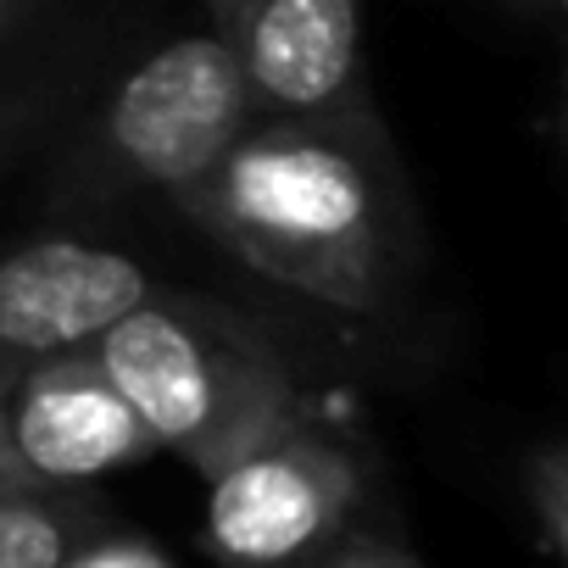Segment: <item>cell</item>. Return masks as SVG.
Returning a JSON list of instances; mask_svg holds the SVG:
<instances>
[{"label": "cell", "instance_id": "6da1fadb", "mask_svg": "<svg viewBox=\"0 0 568 568\" xmlns=\"http://www.w3.org/2000/svg\"><path fill=\"white\" fill-rule=\"evenodd\" d=\"M173 201L284 291L346 313L385 296V201L335 118L245 123L217 168Z\"/></svg>", "mask_w": 568, "mask_h": 568}, {"label": "cell", "instance_id": "7a4b0ae2", "mask_svg": "<svg viewBox=\"0 0 568 568\" xmlns=\"http://www.w3.org/2000/svg\"><path fill=\"white\" fill-rule=\"evenodd\" d=\"M106 379L129 396L156 452L184 457L212 479L262 435L307 418L284 363L234 318L145 296L134 313L90 341Z\"/></svg>", "mask_w": 568, "mask_h": 568}, {"label": "cell", "instance_id": "3957f363", "mask_svg": "<svg viewBox=\"0 0 568 568\" xmlns=\"http://www.w3.org/2000/svg\"><path fill=\"white\" fill-rule=\"evenodd\" d=\"M357 507L352 452L296 418L206 479L201 546L217 568H318L357 529Z\"/></svg>", "mask_w": 568, "mask_h": 568}, {"label": "cell", "instance_id": "277c9868", "mask_svg": "<svg viewBox=\"0 0 568 568\" xmlns=\"http://www.w3.org/2000/svg\"><path fill=\"white\" fill-rule=\"evenodd\" d=\"M251 90L217 34H190L145 57L106 118L118 156L168 195H184L251 123Z\"/></svg>", "mask_w": 568, "mask_h": 568}, {"label": "cell", "instance_id": "5b68a950", "mask_svg": "<svg viewBox=\"0 0 568 568\" xmlns=\"http://www.w3.org/2000/svg\"><path fill=\"white\" fill-rule=\"evenodd\" d=\"M156 452L129 396L106 379L90 346L40 357L7 396V474L12 485H90Z\"/></svg>", "mask_w": 568, "mask_h": 568}, {"label": "cell", "instance_id": "8992f818", "mask_svg": "<svg viewBox=\"0 0 568 568\" xmlns=\"http://www.w3.org/2000/svg\"><path fill=\"white\" fill-rule=\"evenodd\" d=\"M251 106L273 118H341L363 79V0H206Z\"/></svg>", "mask_w": 568, "mask_h": 568}, {"label": "cell", "instance_id": "52a82bcc", "mask_svg": "<svg viewBox=\"0 0 568 568\" xmlns=\"http://www.w3.org/2000/svg\"><path fill=\"white\" fill-rule=\"evenodd\" d=\"M151 296L134 256L84 240H34L0 256V368L23 374L40 357L90 346L106 324Z\"/></svg>", "mask_w": 568, "mask_h": 568}, {"label": "cell", "instance_id": "ba28073f", "mask_svg": "<svg viewBox=\"0 0 568 568\" xmlns=\"http://www.w3.org/2000/svg\"><path fill=\"white\" fill-rule=\"evenodd\" d=\"M101 524L106 501L90 485H0V568H62Z\"/></svg>", "mask_w": 568, "mask_h": 568}, {"label": "cell", "instance_id": "9c48e42d", "mask_svg": "<svg viewBox=\"0 0 568 568\" xmlns=\"http://www.w3.org/2000/svg\"><path fill=\"white\" fill-rule=\"evenodd\" d=\"M524 496H529L546 557L562 562V551H568V457H562V446H540L524 463Z\"/></svg>", "mask_w": 568, "mask_h": 568}, {"label": "cell", "instance_id": "30bf717a", "mask_svg": "<svg viewBox=\"0 0 568 568\" xmlns=\"http://www.w3.org/2000/svg\"><path fill=\"white\" fill-rule=\"evenodd\" d=\"M62 568H173V562H168V551H156L145 535H129V529L101 524Z\"/></svg>", "mask_w": 568, "mask_h": 568}, {"label": "cell", "instance_id": "8fae6325", "mask_svg": "<svg viewBox=\"0 0 568 568\" xmlns=\"http://www.w3.org/2000/svg\"><path fill=\"white\" fill-rule=\"evenodd\" d=\"M318 568H424L407 546L385 540V535H368V529H352Z\"/></svg>", "mask_w": 568, "mask_h": 568}, {"label": "cell", "instance_id": "7c38bea8", "mask_svg": "<svg viewBox=\"0 0 568 568\" xmlns=\"http://www.w3.org/2000/svg\"><path fill=\"white\" fill-rule=\"evenodd\" d=\"M12 368H0V485H12V474H7V396H12Z\"/></svg>", "mask_w": 568, "mask_h": 568}, {"label": "cell", "instance_id": "4fadbf2b", "mask_svg": "<svg viewBox=\"0 0 568 568\" xmlns=\"http://www.w3.org/2000/svg\"><path fill=\"white\" fill-rule=\"evenodd\" d=\"M7 12H12V0H0V23H7Z\"/></svg>", "mask_w": 568, "mask_h": 568}]
</instances>
